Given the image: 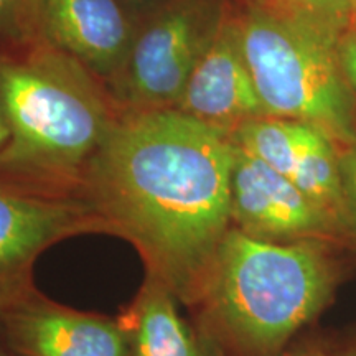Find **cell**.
I'll return each instance as SVG.
<instances>
[{
	"instance_id": "8",
	"label": "cell",
	"mask_w": 356,
	"mask_h": 356,
	"mask_svg": "<svg viewBox=\"0 0 356 356\" xmlns=\"http://www.w3.org/2000/svg\"><path fill=\"white\" fill-rule=\"evenodd\" d=\"M136 25L119 0H26L25 44L56 48L109 84L121 70Z\"/></svg>"
},
{
	"instance_id": "4",
	"label": "cell",
	"mask_w": 356,
	"mask_h": 356,
	"mask_svg": "<svg viewBox=\"0 0 356 356\" xmlns=\"http://www.w3.org/2000/svg\"><path fill=\"white\" fill-rule=\"evenodd\" d=\"M238 22L266 115L310 124L338 147L356 144L340 37L318 3L244 0L238 6Z\"/></svg>"
},
{
	"instance_id": "12",
	"label": "cell",
	"mask_w": 356,
	"mask_h": 356,
	"mask_svg": "<svg viewBox=\"0 0 356 356\" xmlns=\"http://www.w3.org/2000/svg\"><path fill=\"white\" fill-rule=\"evenodd\" d=\"M291 180L340 226L346 234L340 147L320 129L310 126Z\"/></svg>"
},
{
	"instance_id": "6",
	"label": "cell",
	"mask_w": 356,
	"mask_h": 356,
	"mask_svg": "<svg viewBox=\"0 0 356 356\" xmlns=\"http://www.w3.org/2000/svg\"><path fill=\"white\" fill-rule=\"evenodd\" d=\"M81 234H108L84 200L48 198L0 181V314L35 291L38 257Z\"/></svg>"
},
{
	"instance_id": "3",
	"label": "cell",
	"mask_w": 356,
	"mask_h": 356,
	"mask_svg": "<svg viewBox=\"0 0 356 356\" xmlns=\"http://www.w3.org/2000/svg\"><path fill=\"white\" fill-rule=\"evenodd\" d=\"M330 243H269L231 226L190 310L215 355L279 356L337 286Z\"/></svg>"
},
{
	"instance_id": "10",
	"label": "cell",
	"mask_w": 356,
	"mask_h": 356,
	"mask_svg": "<svg viewBox=\"0 0 356 356\" xmlns=\"http://www.w3.org/2000/svg\"><path fill=\"white\" fill-rule=\"evenodd\" d=\"M173 109L228 134L266 115L243 51L236 3H231Z\"/></svg>"
},
{
	"instance_id": "5",
	"label": "cell",
	"mask_w": 356,
	"mask_h": 356,
	"mask_svg": "<svg viewBox=\"0 0 356 356\" xmlns=\"http://www.w3.org/2000/svg\"><path fill=\"white\" fill-rule=\"evenodd\" d=\"M233 0H167L137 20L108 88L122 109H173Z\"/></svg>"
},
{
	"instance_id": "21",
	"label": "cell",
	"mask_w": 356,
	"mask_h": 356,
	"mask_svg": "<svg viewBox=\"0 0 356 356\" xmlns=\"http://www.w3.org/2000/svg\"><path fill=\"white\" fill-rule=\"evenodd\" d=\"M286 2L297 3V6H317L322 0H286Z\"/></svg>"
},
{
	"instance_id": "7",
	"label": "cell",
	"mask_w": 356,
	"mask_h": 356,
	"mask_svg": "<svg viewBox=\"0 0 356 356\" xmlns=\"http://www.w3.org/2000/svg\"><path fill=\"white\" fill-rule=\"evenodd\" d=\"M231 225L251 238L269 243L332 244L345 238L340 226L291 178L236 144L231 173Z\"/></svg>"
},
{
	"instance_id": "13",
	"label": "cell",
	"mask_w": 356,
	"mask_h": 356,
	"mask_svg": "<svg viewBox=\"0 0 356 356\" xmlns=\"http://www.w3.org/2000/svg\"><path fill=\"white\" fill-rule=\"evenodd\" d=\"M309 129L310 124L307 122L264 115L244 122L231 137L236 145L252 157L291 178Z\"/></svg>"
},
{
	"instance_id": "18",
	"label": "cell",
	"mask_w": 356,
	"mask_h": 356,
	"mask_svg": "<svg viewBox=\"0 0 356 356\" xmlns=\"http://www.w3.org/2000/svg\"><path fill=\"white\" fill-rule=\"evenodd\" d=\"M7 140H8V127L6 122V115H3L2 102H0V152H2L3 147L7 145Z\"/></svg>"
},
{
	"instance_id": "24",
	"label": "cell",
	"mask_w": 356,
	"mask_h": 356,
	"mask_svg": "<svg viewBox=\"0 0 356 356\" xmlns=\"http://www.w3.org/2000/svg\"><path fill=\"white\" fill-rule=\"evenodd\" d=\"M239 2H244V0H239Z\"/></svg>"
},
{
	"instance_id": "15",
	"label": "cell",
	"mask_w": 356,
	"mask_h": 356,
	"mask_svg": "<svg viewBox=\"0 0 356 356\" xmlns=\"http://www.w3.org/2000/svg\"><path fill=\"white\" fill-rule=\"evenodd\" d=\"M341 181H343L346 234L356 239V144L340 147Z\"/></svg>"
},
{
	"instance_id": "9",
	"label": "cell",
	"mask_w": 356,
	"mask_h": 356,
	"mask_svg": "<svg viewBox=\"0 0 356 356\" xmlns=\"http://www.w3.org/2000/svg\"><path fill=\"white\" fill-rule=\"evenodd\" d=\"M13 356H127L118 317L70 309L35 289L0 314Z\"/></svg>"
},
{
	"instance_id": "20",
	"label": "cell",
	"mask_w": 356,
	"mask_h": 356,
	"mask_svg": "<svg viewBox=\"0 0 356 356\" xmlns=\"http://www.w3.org/2000/svg\"><path fill=\"white\" fill-rule=\"evenodd\" d=\"M0 356H13L12 351L8 350L6 340H3L2 333H0Z\"/></svg>"
},
{
	"instance_id": "23",
	"label": "cell",
	"mask_w": 356,
	"mask_h": 356,
	"mask_svg": "<svg viewBox=\"0 0 356 356\" xmlns=\"http://www.w3.org/2000/svg\"><path fill=\"white\" fill-rule=\"evenodd\" d=\"M346 2H348L353 8H356V0H346Z\"/></svg>"
},
{
	"instance_id": "2",
	"label": "cell",
	"mask_w": 356,
	"mask_h": 356,
	"mask_svg": "<svg viewBox=\"0 0 356 356\" xmlns=\"http://www.w3.org/2000/svg\"><path fill=\"white\" fill-rule=\"evenodd\" d=\"M8 127L0 181L48 198L83 200L84 181L122 108L108 84L43 43L0 51Z\"/></svg>"
},
{
	"instance_id": "17",
	"label": "cell",
	"mask_w": 356,
	"mask_h": 356,
	"mask_svg": "<svg viewBox=\"0 0 356 356\" xmlns=\"http://www.w3.org/2000/svg\"><path fill=\"white\" fill-rule=\"evenodd\" d=\"M119 2H121L122 6L139 20L142 17H145L147 13L159 8L162 3H165L167 0H119Z\"/></svg>"
},
{
	"instance_id": "22",
	"label": "cell",
	"mask_w": 356,
	"mask_h": 356,
	"mask_svg": "<svg viewBox=\"0 0 356 356\" xmlns=\"http://www.w3.org/2000/svg\"><path fill=\"white\" fill-rule=\"evenodd\" d=\"M341 356H356V341L353 345H350L348 348L343 351V355H341Z\"/></svg>"
},
{
	"instance_id": "19",
	"label": "cell",
	"mask_w": 356,
	"mask_h": 356,
	"mask_svg": "<svg viewBox=\"0 0 356 356\" xmlns=\"http://www.w3.org/2000/svg\"><path fill=\"white\" fill-rule=\"evenodd\" d=\"M284 356H328V355H325L323 351H318V350H299V351H292V353H287Z\"/></svg>"
},
{
	"instance_id": "16",
	"label": "cell",
	"mask_w": 356,
	"mask_h": 356,
	"mask_svg": "<svg viewBox=\"0 0 356 356\" xmlns=\"http://www.w3.org/2000/svg\"><path fill=\"white\" fill-rule=\"evenodd\" d=\"M338 51H340V63L346 83L356 91V32L340 37Z\"/></svg>"
},
{
	"instance_id": "11",
	"label": "cell",
	"mask_w": 356,
	"mask_h": 356,
	"mask_svg": "<svg viewBox=\"0 0 356 356\" xmlns=\"http://www.w3.org/2000/svg\"><path fill=\"white\" fill-rule=\"evenodd\" d=\"M178 304L165 284L145 274L137 296L118 317L127 356H216L197 325L181 317Z\"/></svg>"
},
{
	"instance_id": "1",
	"label": "cell",
	"mask_w": 356,
	"mask_h": 356,
	"mask_svg": "<svg viewBox=\"0 0 356 356\" xmlns=\"http://www.w3.org/2000/svg\"><path fill=\"white\" fill-rule=\"evenodd\" d=\"M231 134L177 109H122L84 181L108 234L191 307L231 228Z\"/></svg>"
},
{
	"instance_id": "14",
	"label": "cell",
	"mask_w": 356,
	"mask_h": 356,
	"mask_svg": "<svg viewBox=\"0 0 356 356\" xmlns=\"http://www.w3.org/2000/svg\"><path fill=\"white\" fill-rule=\"evenodd\" d=\"M26 0H0V51L25 44Z\"/></svg>"
}]
</instances>
